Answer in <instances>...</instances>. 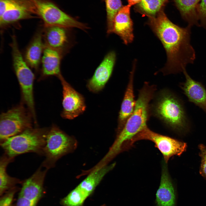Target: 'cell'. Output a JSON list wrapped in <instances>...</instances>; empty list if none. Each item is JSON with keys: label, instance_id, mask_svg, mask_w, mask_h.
I'll return each mask as SVG.
<instances>
[{"label": "cell", "instance_id": "obj_1", "mask_svg": "<svg viewBox=\"0 0 206 206\" xmlns=\"http://www.w3.org/2000/svg\"><path fill=\"white\" fill-rule=\"evenodd\" d=\"M148 24L166 52L167 61L161 70L164 75L183 72L187 65L193 63L196 54L191 43L192 26L182 27L175 24L162 11L149 17Z\"/></svg>", "mask_w": 206, "mask_h": 206}, {"label": "cell", "instance_id": "obj_2", "mask_svg": "<svg viewBox=\"0 0 206 206\" xmlns=\"http://www.w3.org/2000/svg\"><path fill=\"white\" fill-rule=\"evenodd\" d=\"M156 90L154 85L146 82L140 90L134 111L122 128L117 132L116 139L112 145L115 150L120 151L130 146L131 140L147 126L149 103Z\"/></svg>", "mask_w": 206, "mask_h": 206}, {"label": "cell", "instance_id": "obj_3", "mask_svg": "<svg viewBox=\"0 0 206 206\" xmlns=\"http://www.w3.org/2000/svg\"><path fill=\"white\" fill-rule=\"evenodd\" d=\"M49 130L32 127L8 138L0 143V145L4 154L11 158L28 152L43 155Z\"/></svg>", "mask_w": 206, "mask_h": 206}, {"label": "cell", "instance_id": "obj_4", "mask_svg": "<svg viewBox=\"0 0 206 206\" xmlns=\"http://www.w3.org/2000/svg\"><path fill=\"white\" fill-rule=\"evenodd\" d=\"M155 115L173 130L186 132L188 129V121L183 105L173 94L162 91L154 107Z\"/></svg>", "mask_w": 206, "mask_h": 206}, {"label": "cell", "instance_id": "obj_5", "mask_svg": "<svg viewBox=\"0 0 206 206\" xmlns=\"http://www.w3.org/2000/svg\"><path fill=\"white\" fill-rule=\"evenodd\" d=\"M77 145L74 137L68 135L57 126H52L47 135L43 150L45 159L41 166L47 170L54 167L58 159L74 151Z\"/></svg>", "mask_w": 206, "mask_h": 206}, {"label": "cell", "instance_id": "obj_6", "mask_svg": "<svg viewBox=\"0 0 206 206\" xmlns=\"http://www.w3.org/2000/svg\"><path fill=\"white\" fill-rule=\"evenodd\" d=\"M11 39L10 46L11 48L14 70L21 87L23 100L35 119L33 95L34 75L22 56L16 37L13 36Z\"/></svg>", "mask_w": 206, "mask_h": 206}, {"label": "cell", "instance_id": "obj_7", "mask_svg": "<svg viewBox=\"0 0 206 206\" xmlns=\"http://www.w3.org/2000/svg\"><path fill=\"white\" fill-rule=\"evenodd\" d=\"M36 15L44 27L56 26L67 29L77 28L85 31L88 27L61 10L51 0H33Z\"/></svg>", "mask_w": 206, "mask_h": 206}, {"label": "cell", "instance_id": "obj_8", "mask_svg": "<svg viewBox=\"0 0 206 206\" xmlns=\"http://www.w3.org/2000/svg\"><path fill=\"white\" fill-rule=\"evenodd\" d=\"M30 113L21 104L2 113L0 118V143L32 127Z\"/></svg>", "mask_w": 206, "mask_h": 206}, {"label": "cell", "instance_id": "obj_9", "mask_svg": "<svg viewBox=\"0 0 206 206\" xmlns=\"http://www.w3.org/2000/svg\"><path fill=\"white\" fill-rule=\"evenodd\" d=\"M35 15L33 0H0V26L2 29L23 20L34 18Z\"/></svg>", "mask_w": 206, "mask_h": 206}, {"label": "cell", "instance_id": "obj_10", "mask_svg": "<svg viewBox=\"0 0 206 206\" xmlns=\"http://www.w3.org/2000/svg\"><path fill=\"white\" fill-rule=\"evenodd\" d=\"M146 140L152 141L155 146L163 154L164 162L167 163L169 159L175 156H180L186 150L187 145L184 142L157 133L147 126L136 134L131 140L132 146L138 140Z\"/></svg>", "mask_w": 206, "mask_h": 206}, {"label": "cell", "instance_id": "obj_11", "mask_svg": "<svg viewBox=\"0 0 206 206\" xmlns=\"http://www.w3.org/2000/svg\"><path fill=\"white\" fill-rule=\"evenodd\" d=\"M42 167L41 166L31 176L22 181L15 206H37L44 196V183L48 170Z\"/></svg>", "mask_w": 206, "mask_h": 206}, {"label": "cell", "instance_id": "obj_12", "mask_svg": "<svg viewBox=\"0 0 206 206\" xmlns=\"http://www.w3.org/2000/svg\"><path fill=\"white\" fill-rule=\"evenodd\" d=\"M58 78L62 87V116L66 119H73L85 111L86 105L84 98L66 81L62 75Z\"/></svg>", "mask_w": 206, "mask_h": 206}, {"label": "cell", "instance_id": "obj_13", "mask_svg": "<svg viewBox=\"0 0 206 206\" xmlns=\"http://www.w3.org/2000/svg\"><path fill=\"white\" fill-rule=\"evenodd\" d=\"M116 60L113 51L108 53L96 69L92 77L88 80L87 87L93 92H97L104 87L112 73Z\"/></svg>", "mask_w": 206, "mask_h": 206}, {"label": "cell", "instance_id": "obj_14", "mask_svg": "<svg viewBox=\"0 0 206 206\" xmlns=\"http://www.w3.org/2000/svg\"><path fill=\"white\" fill-rule=\"evenodd\" d=\"M167 164L163 161L160 185L156 194L155 206H175V189Z\"/></svg>", "mask_w": 206, "mask_h": 206}, {"label": "cell", "instance_id": "obj_15", "mask_svg": "<svg viewBox=\"0 0 206 206\" xmlns=\"http://www.w3.org/2000/svg\"><path fill=\"white\" fill-rule=\"evenodd\" d=\"M129 5L122 7L116 15L113 33L118 35L124 44L127 45L133 40V23L130 18Z\"/></svg>", "mask_w": 206, "mask_h": 206}, {"label": "cell", "instance_id": "obj_16", "mask_svg": "<svg viewBox=\"0 0 206 206\" xmlns=\"http://www.w3.org/2000/svg\"><path fill=\"white\" fill-rule=\"evenodd\" d=\"M185 82L180 87L189 100L201 108L206 113V90L201 83L193 79L186 70L183 72Z\"/></svg>", "mask_w": 206, "mask_h": 206}, {"label": "cell", "instance_id": "obj_17", "mask_svg": "<svg viewBox=\"0 0 206 206\" xmlns=\"http://www.w3.org/2000/svg\"><path fill=\"white\" fill-rule=\"evenodd\" d=\"M136 60L133 62L130 72L129 80L121 105L118 120L117 132L123 127L127 120L132 114L136 105L134 93V75L136 69Z\"/></svg>", "mask_w": 206, "mask_h": 206}, {"label": "cell", "instance_id": "obj_18", "mask_svg": "<svg viewBox=\"0 0 206 206\" xmlns=\"http://www.w3.org/2000/svg\"><path fill=\"white\" fill-rule=\"evenodd\" d=\"M67 29L56 26H44L43 36L45 45L63 54L69 42Z\"/></svg>", "mask_w": 206, "mask_h": 206}, {"label": "cell", "instance_id": "obj_19", "mask_svg": "<svg viewBox=\"0 0 206 206\" xmlns=\"http://www.w3.org/2000/svg\"><path fill=\"white\" fill-rule=\"evenodd\" d=\"M44 47L43 30L38 31L27 47L24 54V59L31 68L36 70L38 69Z\"/></svg>", "mask_w": 206, "mask_h": 206}, {"label": "cell", "instance_id": "obj_20", "mask_svg": "<svg viewBox=\"0 0 206 206\" xmlns=\"http://www.w3.org/2000/svg\"><path fill=\"white\" fill-rule=\"evenodd\" d=\"M62 55L59 51L45 45L41 61L43 76H56L58 77L62 75L60 67Z\"/></svg>", "mask_w": 206, "mask_h": 206}, {"label": "cell", "instance_id": "obj_21", "mask_svg": "<svg viewBox=\"0 0 206 206\" xmlns=\"http://www.w3.org/2000/svg\"><path fill=\"white\" fill-rule=\"evenodd\" d=\"M181 17L188 25L200 26L197 8L200 0H174Z\"/></svg>", "mask_w": 206, "mask_h": 206}, {"label": "cell", "instance_id": "obj_22", "mask_svg": "<svg viewBox=\"0 0 206 206\" xmlns=\"http://www.w3.org/2000/svg\"><path fill=\"white\" fill-rule=\"evenodd\" d=\"M14 158L9 157L4 153L1 157L0 159V195L21 184L22 181L9 175L7 172L8 164L13 162Z\"/></svg>", "mask_w": 206, "mask_h": 206}, {"label": "cell", "instance_id": "obj_23", "mask_svg": "<svg viewBox=\"0 0 206 206\" xmlns=\"http://www.w3.org/2000/svg\"><path fill=\"white\" fill-rule=\"evenodd\" d=\"M169 0H141L138 7L149 17L155 16Z\"/></svg>", "mask_w": 206, "mask_h": 206}, {"label": "cell", "instance_id": "obj_24", "mask_svg": "<svg viewBox=\"0 0 206 206\" xmlns=\"http://www.w3.org/2000/svg\"><path fill=\"white\" fill-rule=\"evenodd\" d=\"M107 12V33H113L115 17L122 7L121 0H105Z\"/></svg>", "mask_w": 206, "mask_h": 206}, {"label": "cell", "instance_id": "obj_25", "mask_svg": "<svg viewBox=\"0 0 206 206\" xmlns=\"http://www.w3.org/2000/svg\"><path fill=\"white\" fill-rule=\"evenodd\" d=\"M20 188L16 186L0 196V206H15L14 197Z\"/></svg>", "mask_w": 206, "mask_h": 206}, {"label": "cell", "instance_id": "obj_26", "mask_svg": "<svg viewBox=\"0 0 206 206\" xmlns=\"http://www.w3.org/2000/svg\"><path fill=\"white\" fill-rule=\"evenodd\" d=\"M197 11L200 26L206 29V0H200Z\"/></svg>", "mask_w": 206, "mask_h": 206}, {"label": "cell", "instance_id": "obj_27", "mask_svg": "<svg viewBox=\"0 0 206 206\" xmlns=\"http://www.w3.org/2000/svg\"><path fill=\"white\" fill-rule=\"evenodd\" d=\"M199 155L201 158L199 173L203 177L206 178V146L201 144L199 145Z\"/></svg>", "mask_w": 206, "mask_h": 206}, {"label": "cell", "instance_id": "obj_28", "mask_svg": "<svg viewBox=\"0 0 206 206\" xmlns=\"http://www.w3.org/2000/svg\"><path fill=\"white\" fill-rule=\"evenodd\" d=\"M141 0H128V5L131 6L136 3H139Z\"/></svg>", "mask_w": 206, "mask_h": 206}, {"label": "cell", "instance_id": "obj_29", "mask_svg": "<svg viewBox=\"0 0 206 206\" xmlns=\"http://www.w3.org/2000/svg\"><path fill=\"white\" fill-rule=\"evenodd\" d=\"M101 206H106L105 204H103L102 205H101Z\"/></svg>", "mask_w": 206, "mask_h": 206}]
</instances>
